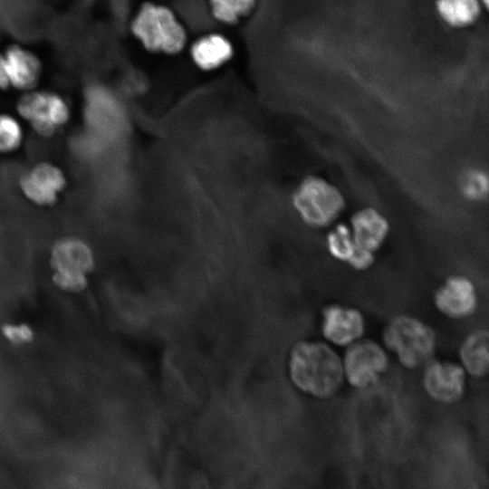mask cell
<instances>
[{"instance_id":"obj_11","label":"cell","mask_w":489,"mask_h":489,"mask_svg":"<svg viewBox=\"0 0 489 489\" xmlns=\"http://www.w3.org/2000/svg\"><path fill=\"white\" fill-rule=\"evenodd\" d=\"M434 304L444 316L463 320L472 316L478 307V292L467 276L451 275L437 288Z\"/></svg>"},{"instance_id":"obj_12","label":"cell","mask_w":489,"mask_h":489,"mask_svg":"<svg viewBox=\"0 0 489 489\" xmlns=\"http://www.w3.org/2000/svg\"><path fill=\"white\" fill-rule=\"evenodd\" d=\"M366 321L354 307L331 304L322 311L321 333L330 345L345 347L363 338Z\"/></svg>"},{"instance_id":"obj_13","label":"cell","mask_w":489,"mask_h":489,"mask_svg":"<svg viewBox=\"0 0 489 489\" xmlns=\"http://www.w3.org/2000/svg\"><path fill=\"white\" fill-rule=\"evenodd\" d=\"M350 228L355 244L372 253L381 247L389 232L386 217L372 207H365L354 213Z\"/></svg>"},{"instance_id":"obj_25","label":"cell","mask_w":489,"mask_h":489,"mask_svg":"<svg viewBox=\"0 0 489 489\" xmlns=\"http://www.w3.org/2000/svg\"><path fill=\"white\" fill-rule=\"evenodd\" d=\"M155 1L169 3L170 4L171 2L176 1V0H155Z\"/></svg>"},{"instance_id":"obj_20","label":"cell","mask_w":489,"mask_h":489,"mask_svg":"<svg viewBox=\"0 0 489 489\" xmlns=\"http://www.w3.org/2000/svg\"><path fill=\"white\" fill-rule=\"evenodd\" d=\"M53 281L62 291L79 292L83 291L87 284V274L65 270H53Z\"/></svg>"},{"instance_id":"obj_9","label":"cell","mask_w":489,"mask_h":489,"mask_svg":"<svg viewBox=\"0 0 489 489\" xmlns=\"http://www.w3.org/2000/svg\"><path fill=\"white\" fill-rule=\"evenodd\" d=\"M423 368V388L431 399L444 405L455 404L462 399L467 375L459 363L432 360Z\"/></svg>"},{"instance_id":"obj_15","label":"cell","mask_w":489,"mask_h":489,"mask_svg":"<svg viewBox=\"0 0 489 489\" xmlns=\"http://www.w3.org/2000/svg\"><path fill=\"white\" fill-rule=\"evenodd\" d=\"M459 364L466 373L475 379L484 378L489 369V336L485 330L470 332L458 350Z\"/></svg>"},{"instance_id":"obj_2","label":"cell","mask_w":489,"mask_h":489,"mask_svg":"<svg viewBox=\"0 0 489 489\" xmlns=\"http://www.w3.org/2000/svg\"><path fill=\"white\" fill-rule=\"evenodd\" d=\"M289 370L299 389L321 399L334 396L344 382L341 358L324 341L297 343L291 352Z\"/></svg>"},{"instance_id":"obj_16","label":"cell","mask_w":489,"mask_h":489,"mask_svg":"<svg viewBox=\"0 0 489 489\" xmlns=\"http://www.w3.org/2000/svg\"><path fill=\"white\" fill-rule=\"evenodd\" d=\"M208 18L217 26L233 28L252 17L260 0H203Z\"/></svg>"},{"instance_id":"obj_3","label":"cell","mask_w":489,"mask_h":489,"mask_svg":"<svg viewBox=\"0 0 489 489\" xmlns=\"http://www.w3.org/2000/svg\"><path fill=\"white\" fill-rule=\"evenodd\" d=\"M382 340L384 348L408 369L423 368L433 360L437 346L436 334L428 324L405 314L388 322Z\"/></svg>"},{"instance_id":"obj_19","label":"cell","mask_w":489,"mask_h":489,"mask_svg":"<svg viewBox=\"0 0 489 489\" xmlns=\"http://www.w3.org/2000/svg\"><path fill=\"white\" fill-rule=\"evenodd\" d=\"M24 139V130L18 119L8 113H0V153L16 150Z\"/></svg>"},{"instance_id":"obj_1","label":"cell","mask_w":489,"mask_h":489,"mask_svg":"<svg viewBox=\"0 0 489 489\" xmlns=\"http://www.w3.org/2000/svg\"><path fill=\"white\" fill-rule=\"evenodd\" d=\"M128 32L149 55L176 58L190 41L188 24L169 3L141 0L128 21Z\"/></svg>"},{"instance_id":"obj_10","label":"cell","mask_w":489,"mask_h":489,"mask_svg":"<svg viewBox=\"0 0 489 489\" xmlns=\"http://www.w3.org/2000/svg\"><path fill=\"white\" fill-rule=\"evenodd\" d=\"M67 185L63 170L51 162H39L23 173L19 188L26 199L36 206L56 203Z\"/></svg>"},{"instance_id":"obj_17","label":"cell","mask_w":489,"mask_h":489,"mask_svg":"<svg viewBox=\"0 0 489 489\" xmlns=\"http://www.w3.org/2000/svg\"><path fill=\"white\" fill-rule=\"evenodd\" d=\"M435 7L439 18L455 29L475 24L483 8L479 0H436Z\"/></svg>"},{"instance_id":"obj_23","label":"cell","mask_w":489,"mask_h":489,"mask_svg":"<svg viewBox=\"0 0 489 489\" xmlns=\"http://www.w3.org/2000/svg\"><path fill=\"white\" fill-rule=\"evenodd\" d=\"M375 261V253L360 248L356 245L347 264L354 270L365 271L372 266Z\"/></svg>"},{"instance_id":"obj_8","label":"cell","mask_w":489,"mask_h":489,"mask_svg":"<svg viewBox=\"0 0 489 489\" xmlns=\"http://www.w3.org/2000/svg\"><path fill=\"white\" fill-rule=\"evenodd\" d=\"M43 63L29 48L11 43L0 52V90H34L40 81Z\"/></svg>"},{"instance_id":"obj_24","label":"cell","mask_w":489,"mask_h":489,"mask_svg":"<svg viewBox=\"0 0 489 489\" xmlns=\"http://www.w3.org/2000/svg\"><path fill=\"white\" fill-rule=\"evenodd\" d=\"M482 6H484L485 9L488 8V5H489V0H479Z\"/></svg>"},{"instance_id":"obj_6","label":"cell","mask_w":489,"mask_h":489,"mask_svg":"<svg viewBox=\"0 0 489 489\" xmlns=\"http://www.w3.org/2000/svg\"><path fill=\"white\" fill-rule=\"evenodd\" d=\"M341 361L344 380L359 389L375 385L388 368L384 346L364 338L346 348Z\"/></svg>"},{"instance_id":"obj_22","label":"cell","mask_w":489,"mask_h":489,"mask_svg":"<svg viewBox=\"0 0 489 489\" xmlns=\"http://www.w3.org/2000/svg\"><path fill=\"white\" fill-rule=\"evenodd\" d=\"M463 189L468 197L479 199L487 194V178L479 171L470 172L465 177Z\"/></svg>"},{"instance_id":"obj_18","label":"cell","mask_w":489,"mask_h":489,"mask_svg":"<svg viewBox=\"0 0 489 489\" xmlns=\"http://www.w3.org/2000/svg\"><path fill=\"white\" fill-rule=\"evenodd\" d=\"M326 245L334 259L347 263L356 247L350 226L345 224L337 225L328 234Z\"/></svg>"},{"instance_id":"obj_5","label":"cell","mask_w":489,"mask_h":489,"mask_svg":"<svg viewBox=\"0 0 489 489\" xmlns=\"http://www.w3.org/2000/svg\"><path fill=\"white\" fill-rule=\"evenodd\" d=\"M19 117L27 121L42 137H51L70 120V108L59 94L32 90L25 91L16 102Z\"/></svg>"},{"instance_id":"obj_21","label":"cell","mask_w":489,"mask_h":489,"mask_svg":"<svg viewBox=\"0 0 489 489\" xmlns=\"http://www.w3.org/2000/svg\"><path fill=\"white\" fill-rule=\"evenodd\" d=\"M4 337L15 346L31 343L34 340V330L26 323H5L2 327Z\"/></svg>"},{"instance_id":"obj_7","label":"cell","mask_w":489,"mask_h":489,"mask_svg":"<svg viewBox=\"0 0 489 489\" xmlns=\"http://www.w3.org/2000/svg\"><path fill=\"white\" fill-rule=\"evenodd\" d=\"M185 53L195 69L211 73L233 62L236 55V44L225 31L211 29L190 38Z\"/></svg>"},{"instance_id":"obj_4","label":"cell","mask_w":489,"mask_h":489,"mask_svg":"<svg viewBox=\"0 0 489 489\" xmlns=\"http://www.w3.org/2000/svg\"><path fill=\"white\" fill-rule=\"evenodd\" d=\"M292 205L303 222L313 227L332 224L345 207L340 191L322 177L303 178L292 194Z\"/></svg>"},{"instance_id":"obj_14","label":"cell","mask_w":489,"mask_h":489,"mask_svg":"<svg viewBox=\"0 0 489 489\" xmlns=\"http://www.w3.org/2000/svg\"><path fill=\"white\" fill-rule=\"evenodd\" d=\"M50 263L53 270L77 272L87 275L95 264L90 245L74 236L62 237L53 244Z\"/></svg>"}]
</instances>
